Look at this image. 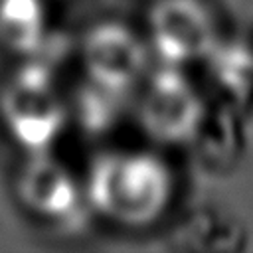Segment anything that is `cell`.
<instances>
[{
  "label": "cell",
  "instance_id": "5b68a950",
  "mask_svg": "<svg viewBox=\"0 0 253 253\" xmlns=\"http://www.w3.org/2000/svg\"><path fill=\"white\" fill-rule=\"evenodd\" d=\"M2 117L12 136L32 154L45 152L57 138L65 109L51 89V83L28 71L12 81L2 95Z\"/></svg>",
  "mask_w": 253,
  "mask_h": 253
},
{
  "label": "cell",
  "instance_id": "52a82bcc",
  "mask_svg": "<svg viewBox=\"0 0 253 253\" xmlns=\"http://www.w3.org/2000/svg\"><path fill=\"white\" fill-rule=\"evenodd\" d=\"M45 30L42 0H0V42L18 51L38 47Z\"/></svg>",
  "mask_w": 253,
  "mask_h": 253
},
{
  "label": "cell",
  "instance_id": "277c9868",
  "mask_svg": "<svg viewBox=\"0 0 253 253\" xmlns=\"http://www.w3.org/2000/svg\"><path fill=\"white\" fill-rule=\"evenodd\" d=\"M215 45V22L204 0H156L148 14V47L162 63L186 65Z\"/></svg>",
  "mask_w": 253,
  "mask_h": 253
},
{
  "label": "cell",
  "instance_id": "6da1fadb",
  "mask_svg": "<svg viewBox=\"0 0 253 253\" xmlns=\"http://www.w3.org/2000/svg\"><path fill=\"white\" fill-rule=\"evenodd\" d=\"M174 178L164 160L146 150H111L97 156L85 176V202L105 219L146 227L164 215Z\"/></svg>",
  "mask_w": 253,
  "mask_h": 253
},
{
  "label": "cell",
  "instance_id": "7a4b0ae2",
  "mask_svg": "<svg viewBox=\"0 0 253 253\" xmlns=\"http://www.w3.org/2000/svg\"><path fill=\"white\" fill-rule=\"evenodd\" d=\"M204 111L202 97L178 65L162 63L144 77L136 117L154 140L164 144L188 142L202 126Z\"/></svg>",
  "mask_w": 253,
  "mask_h": 253
},
{
  "label": "cell",
  "instance_id": "3957f363",
  "mask_svg": "<svg viewBox=\"0 0 253 253\" xmlns=\"http://www.w3.org/2000/svg\"><path fill=\"white\" fill-rule=\"evenodd\" d=\"M148 45L125 24L103 22L83 40L81 59L89 83L126 95L148 75Z\"/></svg>",
  "mask_w": 253,
  "mask_h": 253
},
{
  "label": "cell",
  "instance_id": "8992f818",
  "mask_svg": "<svg viewBox=\"0 0 253 253\" xmlns=\"http://www.w3.org/2000/svg\"><path fill=\"white\" fill-rule=\"evenodd\" d=\"M81 188L73 176L45 152H38L24 166L18 192L28 210L47 219H63L71 215L81 200Z\"/></svg>",
  "mask_w": 253,
  "mask_h": 253
}]
</instances>
